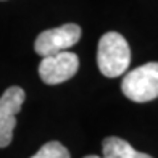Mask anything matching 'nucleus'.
Masks as SVG:
<instances>
[{"instance_id": "obj_1", "label": "nucleus", "mask_w": 158, "mask_h": 158, "mask_svg": "<svg viewBox=\"0 0 158 158\" xmlns=\"http://www.w3.org/2000/svg\"><path fill=\"white\" fill-rule=\"evenodd\" d=\"M131 48L119 32H106L98 40L97 64L100 73L106 77H118L129 68Z\"/></svg>"}, {"instance_id": "obj_2", "label": "nucleus", "mask_w": 158, "mask_h": 158, "mask_svg": "<svg viewBox=\"0 0 158 158\" xmlns=\"http://www.w3.org/2000/svg\"><path fill=\"white\" fill-rule=\"evenodd\" d=\"M121 89L132 102L143 103L155 100L158 97V63L152 61L129 71L121 82Z\"/></svg>"}, {"instance_id": "obj_3", "label": "nucleus", "mask_w": 158, "mask_h": 158, "mask_svg": "<svg viewBox=\"0 0 158 158\" xmlns=\"http://www.w3.org/2000/svg\"><path fill=\"white\" fill-rule=\"evenodd\" d=\"M79 39H81V27L74 23H68L60 27H53V29L40 32L34 42V50L35 53L44 58V56H50L68 50L69 47L76 45Z\"/></svg>"}, {"instance_id": "obj_4", "label": "nucleus", "mask_w": 158, "mask_h": 158, "mask_svg": "<svg viewBox=\"0 0 158 158\" xmlns=\"http://www.w3.org/2000/svg\"><path fill=\"white\" fill-rule=\"evenodd\" d=\"M79 68V58L73 52H60L44 56L39 64V76L48 85H56L71 79Z\"/></svg>"}, {"instance_id": "obj_5", "label": "nucleus", "mask_w": 158, "mask_h": 158, "mask_svg": "<svg viewBox=\"0 0 158 158\" xmlns=\"http://www.w3.org/2000/svg\"><path fill=\"white\" fill-rule=\"evenodd\" d=\"M26 94L18 85L8 87L0 97V148L8 147L13 140L16 114L21 111Z\"/></svg>"}, {"instance_id": "obj_6", "label": "nucleus", "mask_w": 158, "mask_h": 158, "mask_svg": "<svg viewBox=\"0 0 158 158\" xmlns=\"http://www.w3.org/2000/svg\"><path fill=\"white\" fill-rule=\"evenodd\" d=\"M102 150H103V156H110V158H153L148 153H142L137 152L135 148L129 145V142L119 139V137H106L102 142Z\"/></svg>"}, {"instance_id": "obj_7", "label": "nucleus", "mask_w": 158, "mask_h": 158, "mask_svg": "<svg viewBox=\"0 0 158 158\" xmlns=\"http://www.w3.org/2000/svg\"><path fill=\"white\" fill-rule=\"evenodd\" d=\"M31 158H71V156H69L68 148L63 143L52 140V142H47L45 145H42L39 148V152Z\"/></svg>"}, {"instance_id": "obj_8", "label": "nucleus", "mask_w": 158, "mask_h": 158, "mask_svg": "<svg viewBox=\"0 0 158 158\" xmlns=\"http://www.w3.org/2000/svg\"><path fill=\"white\" fill-rule=\"evenodd\" d=\"M84 158H110V156H95V155H89V156H84Z\"/></svg>"}]
</instances>
